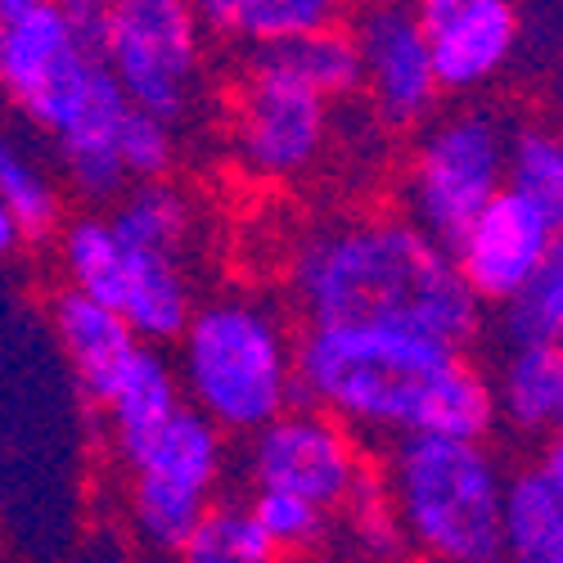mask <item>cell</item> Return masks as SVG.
Here are the masks:
<instances>
[{
  "label": "cell",
  "instance_id": "cell-7",
  "mask_svg": "<svg viewBox=\"0 0 563 563\" xmlns=\"http://www.w3.org/2000/svg\"><path fill=\"white\" fill-rule=\"evenodd\" d=\"M230 145L257 180H298L330 145V100L257 45L234 90Z\"/></svg>",
  "mask_w": 563,
  "mask_h": 563
},
{
  "label": "cell",
  "instance_id": "cell-26",
  "mask_svg": "<svg viewBox=\"0 0 563 563\" xmlns=\"http://www.w3.org/2000/svg\"><path fill=\"white\" fill-rule=\"evenodd\" d=\"M0 203L10 208L23 240L41 244L59 230V195L45 167L19 145L14 135L0 131Z\"/></svg>",
  "mask_w": 563,
  "mask_h": 563
},
{
  "label": "cell",
  "instance_id": "cell-30",
  "mask_svg": "<svg viewBox=\"0 0 563 563\" xmlns=\"http://www.w3.org/2000/svg\"><path fill=\"white\" fill-rule=\"evenodd\" d=\"M118 158L126 180H158L172 172L176 163V131L172 122L145 113V109H126L122 126H118Z\"/></svg>",
  "mask_w": 563,
  "mask_h": 563
},
{
  "label": "cell",
  "instance_id": "cell-23",
  "mask_svg": "<svg viewBox=\"0 0 563 563\" xmlns=\"http://www.w3.org/2000/svg\"><path fill=\"white\" fill-rule=\"evenodd\" d=\"M59 262L68 285L118 311L122 302V244L109 217H73L59 225Z\"/></svg>",
  "mask_w": 563,
  "mask_h": 563
},
{
  "label": "cell",
  "instance_id": "cell-24",
  "mask_svg": "<svg viewBox=\"0 0 563 563\" xmlns=\"http://www.w3.org/2000/svg\"><path fill=\"white\" fill-rule=\"evenodd\" d=\"M212 496H199L190 487H176L150 474H131V492H126V514L131 528L140 537V545L154 554H180L185 537H190L195 519L203 514Z\"/></svg>",
  "mask_w": 563,
  "mask_h": 563
},
{
  "label": "cell",
  "instance_id": "cell-31",
  "mask_svg": "<svg viewBox=\"0 0 563 563\" xmlns=\"http://www.w3.org/2000/svg\"><path fill=\"white\" fill-rule=\"evenodd\" d=\"M55 10L73 41L86 55H104V27H109V0H55Z\"/></svg>",
  "mask_w": 563,
  "mask_h": 563
},
{
  "label": "cell",
  "instance_id": "cell-14",
  "mask_svg": "<svg viewBox=\"0 0 563 563\" xmlns=\"http://www.w3.org/2000/svg\"><path fill=\"white\" fill-rule=\"evenodd\" d=\"M500 550L519 563L563 559V446L500 483Z\"/></svg>",
  "mask_w": 563,
  "mask_h": 563
},
{
  "label": "cell",
  "instance_id": "cell-28",
  "mask_svg": "<svg viewBox=\"0 0 563 563\" xmlns=\"http://www.w3.org/2000/svg\"><path fill=\"white\" fill-rule=\"evenodd\" d=\"M505 185L545 208L554 221H563V145L545 126H519L509 131L505 150Z\"/></svg>",
  "mask_w": 563,
  "mask_h": 563
},
{
  "label": "cell",
  "instance_id": "cell-13",
  "mask_svg": "<svg viewBox=\"0 0 563 563\" xmlns=\"http://www.w3.org/2000/svg\"><path fill=\"white\" fill-rule=\"evenodd\" d=\"M126 109H131V100L122 96L118 77L100 64L86 100L55 131L64 176L73 185V195H81L86 203H113L126 190V172L118 158V126H122Z\"/></svg>",
  "mask_w": 563,
  "mask_h": 563
},
{
  "label": "cell",
  "instance_id": "cell-12",
  "mask_svg": "<svg viewBox=\"0 0 563 563\" xmlns=\"http://www.w3.org/2000/svg\"><path fill=\"white\" fill-rule=\"evenodd\" d=\"M410 10L429 36L442 96L487 90L519 55V0H410Z\"/></svg>",
  "mask_w": 563,
  "mask_h": 563
},
{
  "label": "cell",
  "instance_id": "cell-20",
  "mask_svg": "<svg viewBox=\"0 0 563 563\" xmlns=\"http://www.w3.org/2000/svg\"><path fill=\"white\" fill-rule=\"evenodd\" d=\"M203 27L249 41V45H279L302 32L330 27L343 14V0H195Z\"/></svg>",
  "mask_w": 563,
  "mask_h": 563
},
{
  "label": "cell",
  "instance_id": "cell-33",
  "mask_svg": "<svg viewBox=\"0 0 563 563\" xmlns=\"http://www.w3.org/2000/svg\"><path fill=\"white\" fill-rule=\"evenodd\" d=\"M36 5H45V0H0V23H10L19 14H32Z\"/></svg>",
  "mask_w": 563,
  "mask_h": 563
},
{
  "label": "cell",
  "instance_id": "cell-8",
  "mask_svg": "<svg viewBox=\"0 0 563 563\" xmlns=\"http://www.w3.org/2000/svg\"><path fill=\"white\" fill-rule=\"evenodd\" d=\"M249 478L253 487L294 492L324 509H339L361 474V451L347 424L311 401H294L249 433Z\"/></svg>",
  "mask_w": 563,
  "mask_h": 563
},
{
  "label": "cell",
  "instance_id": "cell-10",
  "mask_svg": "<svg viewBox=\"0 0 563 563\" xmlns=\"http://www.w3.org/2000/svg\"><path fill=\"white\" fill-rule=\"evenodd\" d=\"M361 55V86L369 90L374 113L388 126L429 122L442 86L433 73L429 36L419 27L410 0H369L347 27Z\"/></svg>",
  "mask_w": 563,
  "mask_h": 563
},
{
  "label": "cell",
  "instance_id": "cell-17",
  "mask_svg": "<svg viewBox=\"0 0 563 563\" xmlns=\"http://www.w3.org/2000/svg\"><path fill=\"white\" fill-rule=\"evenodd\" d=\"M51 316H55L59 347H64V356L73 361L77 379H81V393L100 406L109 397L113 379L122 374V365L131 361V352L140 347V339L131 334V324L122 320V311L77 294L73 285L55 298Z\"/></svg>",
  "mask_w": 563,
  "mask_h": 563
},
{
  "label": "cell",
  "instance_id": "cell-1",
  "mask_svg": "<svg viewBox=\"0 0 563 563\" xmlns=\"http://www.w3.org/2000/svg\"><path fill=\"white\" fill-rule=\"evenodd\" d=\"M298 401L330 410L339 424L410 438H483L496 424L492 379L464 347L397 324H307L294 343Z\"/></svg>",
  "mask_w": 563,
  "mask_h": 563
},
{
  "label": "cell",
  "instance_id": "cell-32",
  "mask_svg": "<svg viewBox=\"0 0 563 563\" xmlns=\"http://www.w3.org/2000/svg\"><path fill=\"white\" fill-rule=\"evenodd\" d=\"M19 244H23V234H19L14 217H10V208L0 203V257H10V253H14Z\"/></svg>",
  "mask_w": 563,
  "mask_h": 563
},
{
  "label": "cell",
  "instance_id": "cell-29",
  "mask_svg": "<svg viewBox=\"0 0 563 563\" xmlns=\"http://www.w3.org/2000/svg\"><path fill=\"white\" fill-rule=\"evenodd\" d=\"M253 514L279 554H316L330 545V532H334V509H324L307 496H294V492L257 487Z\"/></svg>",
  "mask_w": 563,
  "mask_h": 563
},
{
  "label": "cell",
  "instance_id": "cell-18",
  "mask_svg": "<svg viewBox=\"0 0 563 563\" xmlns=\"http://www.w3.org/2000/svg\"><path fill=\"white\" fill-rule=\"evenodd\" d=\"M180 401H185V393H180V379H176V365L154 343H140L131 352V361L122 365V374L113 379L109 397L100 401V410L109 415V433H113L118 460L131 446L145 442Z\"/></svg>",
  "mask_w": 563,
  "mask_h": 563
},
{
  "label": "cell",
  "instance_id": "cell-6",
  "mask_svg": "<svg viewBox=\"0 0 563 563\" xmlns=\"http://www.w3.org/2000/svg\"><path fill=\"white\" fill-rule=\"evenodd\" d=\"M509 126L487 109H460L424 126L406 176V208L446 249L505 185Z\"/></svg>",
  "mask_w": 563,
  "mask_h": 563
},
{
  "label": "cell",
  "instance_id": "cell-3",
  "mask_svg": "<svg viewBox=\"0 0 563 563\" xmlns=\"http://www.w3.org/2000/svg\"><path fill=\"white\" fill-rule=\"evenodd\" d=\"M384 492L401 541L442 563H496L500 550V464L483 438L410 433L393 438Z\"/></svg>",
  "mask_w": 563,
  "mask_h": 563
},
{
  "label": "cell",
  "instance_id": "cell-19",
  "mask_svg": "<svg viewBox=\"0 0 563 563\" xmlns=\"http://www.w3.org/2000/svg\"><path fill=\"white\" fill-rule=\"evenodd\" d=\"M496 419L505 415L519 433H554L563 415V356L559 343H519L500 361L492 384Z\"/></svg>",
  "mask_w": 563,
  "mask_h": 563
},
{
  "label": "cell",
  "instance_id": "cell-27",
  "mask_svg": "<svg viewBox=\"0 0 563 563\" xmlns=\"http://www.w3.org/2000/svg\"><path fill=\"white\" fill-rule=\"evenodd\" d=\"M505 343H559L563 334V249H554L528 285H519L505 302Z\"/></svg>",
  "mask_w": 563,
  "mask_h": 563
},
{
  "label": "cell",
  "instance_id": "cell-22",
  "mask_svg": "<svg viewBox=\"0 0 563 563\" xmlns=\"http://www.w3.org/2000/svg\"><path fill=\"white\" fill-rule=\"evenodd\" d=\"M257 51V45H253ZM266 51L285 64L289 73H298L316 96L324 100H352L361 90V55H356V41L347 27L330 23V27H316V32H302L294 41H279V45H266Z\"/></svg>",
  "mask_w": 563,
  "mask_h": 563
},
{
  "label": "cell",
  "instance_id": "cell-16",
  "mask_svg": "<svg viewBox=\"0 0 563 563\" xmlns=\"http://www.w3.org/2000/svg\"><path fill=\"white\" fill-rule=\"evenodd\" d=\"M118 311L140 343H154V347L176 343L185 320L195 311L185 257L122 244V302H118Z\"/></svg>",
  "mask_w": 563,
  "mask_h": 563
},
{
  "label": "cell",
  "instance_id": "cell-2",
  "mask_svg": "<svg viewBox=\"0 0 563 563\" xmlns=\"http://www.w3.org/2000/svg\"><path fill=\"white\" fill-rule=\"evenodd\" d=\"M294 302L307 324H397L464 352L487 330V302L451 249L410 217L316 230L294 253Z\"/></svg>",
  "mask_w": 563,
  "mask_h": 563
},
{
  "label": "cell",
  "instance_id": "cell-21",
  "mask_svg": "<svg viewBox=\"0 0 563 563\" xmlns=\"http://www.w3.org/2000/svg\"><path fill=\"white\" fill-rule=\"evenodd\" d=\"M113 203L118 208L109 212V225H113V234L122 244L190 257L195 208H190V199L176 190V185H167V176L135 180V190H122Z\"/></svg>",
  "mask_w": 563,
  "mask_h": 563
},
{
  "label": "cell",
  "instance_id": "cell-11",
  "mask_svg": "<svg viewBox=\"0 0 563 563\" xmlns=\"http://www.w3.org/2000/svg\"><path fill=\"white\" fill-rule=\"evenodd\" d=\"M559 225L563 221H554L545 208H537L519 190L500 185V190L474 212V221L455 234V244H451L455 271L487 307H500L514 289L528 285L537 275V266L554 249H563Z\"/></svg>",
  "mask_w": 563,
  "mask_h": 563
},
{
  "label": "cell",
  "instance_id": "cell-25",
  "mask_svg": "<svg viewBox=\"0 0 563 563\" xmlns=\"http://www.w3.org/2000/svg\"><path fill=\"white\" fill-rule=\"evenodd\" d=\"M180 559H190V563H271V559H279V550L262 532L253 505H234V500L212 505L208 500L190 537L180 545Z\"/></svg>",
  "mask_w": 563,
  "mask_h": 563
},
{
  "label": "cell",
  "instance_id": "cell-4",
  "mask_svg": "<svg viewBox=\"0 0 563 563\" xmlns=\"http://www.w3.org/2000/svg\"><path fill=\"white\" fill-rule=\"evenodd\" d=\"M176 379L195 410L221 433L249 438L298 401L294 339L279 316L253 298H217L190 311L176 339Z\"/></svg>",
  "mask_w": 563,
  "mask_h": 563
},
{
  "label": "cell",
  "instance_id": "cell-5",
  "mask_svg": "<svg viewBox=\"0 0 563 563\" xmlns=\"http://www.w3.org/2000/svg\"><path fill=\"white\" fill-rule=\"evenodd\" d=\"M100 59L135 109L172 126L190 118L203 59V19L195 0H109Z\"/></svg>",
  "mask_w": 563,
  "mask_h": 563
},
{
  "label": "cell",
  "instance_id": "cell-15",
  "mask_svg": "<svg viewBox=\"0 0 563 563\" xmlns=\"http://www.w3.org/2000/svg\"><path fill=\"white\" fill-rule=\"evenodd\" d=\"M126 474H150L176 487H190L199 496H212L225 478V433L212 424L203 410L180 401L163 424L122 455Z\"/></svg>",
  "mask_w": 563,
  "mask_h": 563
},
{
  "label": "cell",
  "instance_id": "cell-9",
  "mask_svg": "<svg viewBox=\"0 0 563 563\" xmlns=\"http://www.w3.org/2000/svg\"><path fill=\"white\" fill-rule=\"evenodd\" d=\"M104 59L86 55L64 27L55 0H45L32 14L0 23V90L36 122L41 131H59L73 109L86 100Z\"/></svg>",
  "mask_w": 563,
  "mask_h": 563
}]
</instances>
